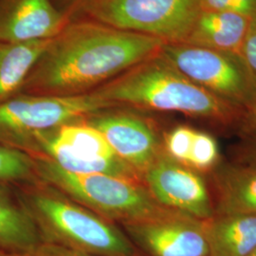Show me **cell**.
Listing matches in <instances>:
<instances>
[{
  "label": "cell",
  "mask_w": 256,
  "mask_h": 256,
  "mask_svg": "<svg viewBox=\"0 0 256 256\" xmlns=\"http://www.w3.org/2000/svg\"><path fill=\"white\" fill-rule=\"evenodd\" d=\"M164 41L86 19H72L50 40L21 93L79 96L158 54Z\"/></svg>",
  "instance_id": "1"
},
{
  "label": "cell",
  "mask_w": 256,
  "mask_h": 256,
  "mask_svg": "<svg viewBox=\"0 0 256 256\" xmlns=\"http://www.w3.org/2000/svg\"><path fill=\"white\" fill-rule=\"evenodd\" d=\"M115 108L180 112L227 122L239 108L192 82L162 52L132 66L92 92Z\"/></svg>",
  "instance_id": "2"
},
{
  "label": "cell",
  "mask_w": 256,
  "mask_h": 256,
  "mask_svg": "<svg viewBox=\"0 0 256 256\" xmlns=\"http://www.w3.org/2000/svg\"><path fill=\"white\" fill-rule=\"evenodd\" d=\"M44 242L94 256H146L114 222L36 180L12 186Z\"/></svg>",
  "instance_id": "3"
},
{
  "label": "cell",
  "mask_w": 256,
  "mask_h": 256,
  "mask_svg": "<svg viewBox=\"0 0 256 256\" xmlns=\"http://www.w3.org/2000/svg\"><path fill=\"white\" fill-rule=\"evenodd\" d=\"M37 178L74 202L120 224L144 220L162 210L144 183L106 174H75L43 156H32Z\"/></svg>",
  "instance_id": "4"
},
{
  "label": "cell",
  "mask_w": 256,
  "mask_h": 256,
  "mask_svg": "<svg viewBox=\"0 0 256 256\" xmlns=\"http://www.w3.org/2000/svg\"><path fill=\"white\" fill-rule=\"evenodd\" d=\"M200 12V0H82L68 16L70 20H92L165 43H183Z\"/></svg>",
  "instance_id": "5"
},
{
  "label": "cell",
  "mask_w": 256,
  "mask_h": 256,
  "mask_svg": "<svg viewBox=\"0 0 256 256\" xmlns=\"http://www.w3.org/2000/svg\"><path fill=\"white\" fill-rule=\"evenodd\" d=\"M113 108L92 92L66 97L20 93L0 102V144L28 155L40 134Z\"/></svg>",
  "instance_id": "6"
},
{
  "label": "cell",
  "mask_w": 256,
  "mask_h": 256,
  "mask_svg": "<svg viewBox=\"0 0 256 256\" xmlns=\"http://www.w3.org/2000/svg\"><path fill=\"white\" fill-rule=\"evenodd\" d=\"M43 156L75 174H106L142 182V176L115 154L99 130L84 120L40 134L28 153Z\"/></svg>",
  "instance_id": "7"
},
{
  "label": "cell",
  "mask_w": 256,
  "mask_h": 256,
  "mask_svg": "<svg viewBox=\"0 0 256 256\" xmlns=\"http://www.w3.org/2000/svg\"><path fill=\"white\" fill-rule=\"evenodd\" d=\"M160 52L192 82L239 110L256 100V82L238 55L186 43H165Z\"/></svg>",
  "instance_id": "8"
},
{
  "label": "cell",
  "mask_w": 256,
  "mask_h": 256,
  "mask_svg": "<svg viewBox=\"0 0 256 256\" xmlns=\"http://www.w3.org/2000/svg\"><path fill=\"white\" fill-rule=\"evenodd\" d=\"M122 226L146 256H209L203 220L180 212L164 208Z\"/></svg>",
  "instance_id": "9"
},
{
  "label": "cell",
  "mask_w": 256,
  "mask_h": 256,
  "mask_svg": "<svg viewBox=\"0 0 256 256\" xmlns=\"http://www.w3.org/2000/svg\"><path fill=\"white\" fill-rule=\"evenodd\" d=\"M142 180L160 205L200 220L214 214L206 183L189 166L168 155L164 150L142 174Z\"/></svg>",
  "instance_id": "10"
},
{
  "label": "cell",
  "mask_w": 256,
  "mask_h": 256,
  "mask_svg": "<svg viewBox=\"0 0 256 256\" xmlns=\"http://www.w3.org/2000/svg\"><path fill=\"white\" fill-rule=\"evenodd\" d=\"M84 120L99 130L115 154L142 178L164 151L152 124L132 110H102Z\"/></svg>",
  "instance_id": "11"
},
{
  "label": "cell",
  "mask_w": 256,
  "mask_h": 256,
  "mask_svg": "<svg viewBox=\"0 0 256 256\" xmlns=\"http://www.w3.org/2000/svg\"><path fill=\"white\" fill-rule=\"evenodd\" d=\"M70 21L55 0H0V41L50 40Z\"/></svg>",
  "instance_id": "12"
},
{
  "label": "cell",
  "mask_w": 256,
  "mask_h": 256,
  "mask_svg": "<svg viewBox=\"0 0 256 256\" xmlns=\"http://www.w3.org/2000/svg\"><path fill=\"white\" fill-rule=\"evenodd\" d=\"M43 243L40 230L14 188L0 183V250L32 256Z\"/></svg>",
  "instance_id": "13"
},
{
  "label": "cell",
  "mask_w": 256,
  "mask_h": 256,
  "mask_svg": "<svg viewBox=\"0 0 256 256\" xmlns=\"http://www.w3.org/2000/svg\"><path fill=\"white\" fill-rule=\"evenodd\" d=\"M252 20L234 12L202 10L183 43L239 56Z\"/></svg>",
  "instance_id": "14"
},
{
  "label": "cell",
  "mask_w": 256,
  "mask_h": 256,
  "mask_svg": "<svg viewBox=\"0 0 256 256\" xmlns=\"http://www.w3.org/2000/svg\"><path fill=\"white\" fill-rule=\"evenodd\" d=\"M203 228L209 256H248L256 248L254 214H214Z\"/></svg>",
  "instance_id": "15"
},
{
  "label": "cell",
  "mask_w": 256,
  "mask_h": 256,
  "mask_svg": "<svg viewBox=\"0 0 256 256\" xmlns=\"http://www.w3.org/2000/svg\"><path fill=\"white\" fill-rule=\"evenodd\" d=\"M50 40L21 43L0 41V102L21 93Z\"/></svg>",
  "instance_id": "16"
},
{
  "label": "cell",
  "mask_w": 256,
  "mask_h": 256,
  "mask_svg": "<svg viewBox=\"0 0 256 256\" xmlns=\"http://www.w3.org/2000/svg\"><path fill=\"white\" fill-rule=\"evenodd\" d=\"M216 187L218 214L256 216V166L225 167Z\"/></svg>",
  "instance_id": "17"
},
{
  "label": "cell",
  "mask_w": 256,
  "mask_h": 256,
  "mask_svg": "<svg viewBox=\"0 0 256 256\" xmlns=\"http://www.w3.org/2000/svg\"><path fill=\"white\" fill-rule=\"evenodd\" d=\"M38 180L34 158L26 153L0 144V183L18 186Z\"/></svg>",
  "instance_id": "18"
},
{
  "label": "cell",
  "mask_w": 256,
  "mask_h": 256,
  "mask_svg": "<svg viewBox=\"0 0 256 256\" xmlns=\"http://www.w3.org/2000/svg\"><path fill=\"white\" fill-rule=\"evenodd\" d=\"M218 148L214 138L196 130L187 166L198 170H208L216 164Z\"/></svg>",
  "instance_id": "19"
},
{
  "label": "cell",
  "mask_w": 256,
  "mask_h": 256,
  "mask_svg": "<svg viewBox=\"0 0 256 256\" xmlns=\"http://www.w3.org/2000/svg\"><path fill=\"white\" fill-rule=\"evenodd\" d=\"M196 130L189 126H178L165 138V152L176 160L187 165Z\"/></svg>",
  "instance_id": "20"
},
{
  "label": "cell",
  "mask_w": 256,
  "mask_h": 256,
  "mask_svg": "<svg viewBox=\"0 0 256 256\" xmlns=\"http://www.w3.org/2000/svg\"><path fill=\"white\" fill-rule=\"evenodd\" d=\"M202 10L228 12L256 19V0H200Z\"/></svg>",
  "instance_id": "21"
},
{
  "label": "cell",
  "mask_w": 256,
  "mask_h": 256,
  "mask_svg": "<svg viewBox=\"0 0 256 256\" xmlns=\"http://www.w3.org/2000/svg\"><path fill=\"white\" fill-rule=\"evenodd\" d=\"M239 57L256 84V19L252 20L247 36L240 50Z\"/></svg>",
  "instance_id": "22"
},
{
  "label": "cell",
  "mask_w": 256,
  "mask_h": 256,
  "mask_svg": "<svg viewBox=\"0 0 256 256\" xmlns=\"http://www.w3.org/2000/svg\"><path fill=\"white\" fill-rule=\"evenodd\" d=\"M32 256H94L52 243H43Z\"/></svg>",
  "instance_id": "23"
},
{
  "label": "cell",
  "mask_w": 256,
  "mask_h": 256,
  "mask_svg": "<svg viewBox=\"0 0 256 256\" xmlns=\"http://www.w3.org/2000/svg\"><path fill=\"white\" fill-rule=\"evenodd\" d=\"M58 6L68 14V10L74 7L76 4L81 2L82 0H55Z\"/></svg>",
  "instance_id": "24"
},
{
  "label": "cell",
  "mask_w": 256,
  "mask_h": 256,
  "mask_svg": "<svg viewBox=\"0 0 256 256\" xmlns=\"http://www.w3.org/2000/svg\"><path fill=\"white\" fill-rule=\"evenodd\" d=\"M247 117L248 122L256 128V98L254 101L252 102V104L248 108Z\"/></svg>",
  "instance_id": "25"
},
{
  "label": "cell",
  "mask_w": 256,
  "mask_h": 256,
  "mask_svg": "<svg viewBox=\"0 0 256 256\" xmlns=\"http://www.w3.org/2000/svg\"><path fill=\"white\" fill-rule=\"evenodd\" d=\"M248 155L252 158V160L256 162V138H254V140L252 142V144L250 146Z\"/></svg>",
  "instance_id": "26"
},
{
  "label": "cell",
  "mask_w": 256,
  "mask_h": 256,
  "mask_svg": "<svg viewBox=\"0 0 256 256\" xmlns=\"http://www.w3.org/2000/svg\"><path fill=\"white\" fill-rule=\"evenodd\" d=\"M0 256H16V254H1Z\"/></svg>",
  "instance_id": "27"
},
{
  "label": "cell",
  "mask_w": 256,
  "mask_h": 256,
  "mask_svg": "<svg viewBox=\"0 0 256 256\" xmlns=\"http://www.w3.org/2000/svg\"><path fill=\"white\" fill-rule=\"evenodd\" d=\"M256 256V250H254V252H252V254H250V256Z\"/></svg>",
  "instance_id": "28"
},
{
  "label": "cell",
  "mask_w": 256,
  "mask_h": 256,
  "mask_svg": "<svg viewBox=\"0 0 256 256\" xmlns=\"http://www.w3.org/2000/svg\"><path fill=\"white\" fill-rule=\"evenodd\" d=\"M6 254V252H1V250H0V254Z\"/></svg>",
  "instance_id": "29"
}]
</instances>
